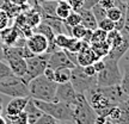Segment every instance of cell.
<instances>
[{"label": "cell", "instance_id": "6da1fadb", "mask_svg": "<svg viewBox=\"0 0 129 124\" xmlns=\"http://www.w3.org/2000/svg\"><path fill=\"white\" fill-rule=\"evenodd\" d=\"M57 84L48 80L43 75L32 79L28 84L29 96L31 99L41 101H55V92Z\"/></svg>", "mask_w": 129, "mask_h": 124}, {"label": "cell", "instance_id": "7a4b0ae2", "mask_svg": "<svg viewBox=\"0 0 129 124\" xmlns=\"http://www.w3.org/2000/svg\"><path fill=\"white\" fill-rule=\"evenodd\" d=\"M34 103L37 105L38 109H41L44 113L51 116L57 122H73V107L69 104L61 103V101H41L35 100Z\"/></svg>", "mask_w": 129, "mask_h": 124}, {"label": "cell", "instance_id": "3957f363", "mask_svg": "<svg viewBox=\"0 0 129 124\" xmlns=\"http://www.w3.org/2000/svg\"><path fill=\"white\" fill-rule=\"evenodd\" d=\"M103 60L105 62L104 69L97 73V86L98 87H108V86H115V85H120L121 79H122V74H121L120 67H118V62L114 61L104 56Z\"/></svg>", "mask_w": 129, "mask_h": 124}, {"label": "cell", "instance_id": "277c9868", "mask_svg": "<svg viewBox=\"0 0 129 124\" xmlns=\"http://www.w3.org/2000/svg\"><path fill=\"white\" fill-rule=\"evenodd\" d=\"M73 122L74 124H94L97 113L88 104L85 94L78 93L77 101L73 106Z\"/></svg>", "mask_w": 129, "mask_h": 124}, {"label": "cell", "instance_id": "5b68a950", "mask_svg": "<svg viewBox=\"0 0 129 124\" xmlns=\"http://www.w3.org/2000/svg\"><path fill=\"white\" fill-rule=\"evenodd\" d=\"M0 94L11 97V98L30 97L28 85L22 80V78H18L13 74L0 80Z\"/></svg>", "mask_w": 129, "mask_h": 124}, {"label": "cell", "instance_id": "8992f818", "mask_svg": "<svg viewBox=\"0 0 129 124\" xmlns=\"http://www.w3.org/2000/svg\"><path fill=\"white\" fill-rule=\"evenodd\" d=\"M69 82L72 84L75 92L80 94H85L90 90L97 87V78L85 74L81 66H75L73 69H71Z\"/></svg>", "mask_w": 129, "mask_h": 124}, {"label": "cell", "instance_id": "52a82bcc", "mask_svg": "<svg viewBox=\"0 0 129 124\" xmlns=\"http://www.w3.org/2000/svg\"><path fill=\"white\" fill-rule=\"evenodd\" d=\"M49 54H41V55H35L32 57L26 59V73L22 80L28 85L32 79L37 78L43 74V70L47 67V61H48Z\"/></svg>", "mask_w": 129, "mask_h": 124}, {"label": "cell", "instance_id": "ba28073f", "mask_svg": "<svg viewBox=\"0 0 129 124\" xmlns=\"http://www.w3.org/2000/svg\"><path fill=\"white\" fill-rule=\"evenodd\" d=\"M47 66L50 67L51 69H60V68H68L73 69L75 64L68 59V56L66 55L64 50L62 49H57V50L53 51L48 55V61H47Z\"/></svg>", "mask_w": 129, "mask_h": 124}, {"label": "cell", "instance_id": "9c48e42d", "mask_svg": "<svg viewBox=\"0 0 129 124\" xmlns=\"http://www.w3.org/2000/svg\"><path fill=\"white\" fill-rule=\"evenodd\" d=\"M77 97H78V93L75 92L74 87L72 86V84L69 81L57 85L56 92H55L56 101L66 103V104H69V105L73 106L75 104V101H77Z\"/></svg>", "mask_w": 129, "mask_h": 124}, {"label": "cell", "instance_id": "30bf717a", "mask_svg": "<svg viewBox=\"0 0 129 124\" xmlns=\"http://www.w3.org/2000/svg\"><path fill=\"white\" fill-rule=\"evenodd\" d=\"M25 46L28 47V49L31 51L34 55H41L46 54L48 50V41L42 33L34 32L31 36L26 38Z\"/></svg>", "mask_w": 129, "mask_h": 124}, {"label": "cell", "instance_id": "8fae6325", "mask_svg": "<svg viewBox=\"0 0 129 124\" xmlns=\"http://www.w3.org/2000/svg\"><path fill=\"white\" fill-rule=\"evenodd\" d=\"M98 87V86H97ZM102 94L108 100L110 101L112 105H118L122 101H125L129 99V97L125 94L120 85H115V86H108V87H98Z\"/></svg>", "mask_w": 129, "mask_h": 124}, {"label": "cell", "instance_id": "7c38bea8", "mask_svg": "<svg viewBox=\"0 0 129 124\" xmlns=\"http://www.w3.org/2000/svg\"><path fill=\"white\" fill-rule=\"evenodd\" d=\"M30 97H17V98H12L9 101V104L5 109V113L6 116H13L17 113L23 112L25 109V105L28 104Z\"/></svg>", "mask_w": 129, "mask_h": 124}, {"label": "cell", "instance_id": "4fadbf2b", "mask_svg": "<svg viewBox=\"0 0 129 124\" xmlns=\"http://www.w3.org/2000/svg\"><path fill=\"white\" fill-rule=\"evenodd\" d=\"M5 62L9 64V67L13 75L18 76V78H23L25 75V73H26V60L25 59L17 56V57L9 59Z\"/></svg>", "mask_w": 129, "mask_h": 124}, {"label": "cell", "instance_id": "5bb4252c", "mask_svg": "<svg viewBox=\"0 0 129 124\" xmlns=\"http://www.w3.org/2000/svg\"><path fill=\"white\" fill-rule=\"evenodd\" d=\"M19 38H20V33H19L18 29L16 26H13V28H6L3 31H0V39L3 42V44L6 47L14 46Z\"/></svg>", "mask_w": 129, "mask_h": 124}, {"label": "cell", "instance_id": "9a60e30c", "mask_svg": "<svg viewBox=\"0 0 129 124\" xmlns=\"http://www.w3.org/2000/svg\"><path fill=\"white\" fill-rule=\"evenodd\" d=\"M96 60H98V57L96 56V54L92 51L91 47H85L84 49L79 51L77 54V62H78V66H81V67H85L87 64H92Z\"/></svg>", "mask_w": 129, "mask_h": 124}, {"label": "cell", "instance_id": "2e32d148", "mask_svg": "<svg viewBox=\"0 0 129 124\" xmlns=\"http://www.w3.org/2000/svg\"><path fill=\"white\" fill-rule=\"evenodd\" d=\"M24 112L26 113V117H28V124H35V122L43 115V111L37 107V105L34 103V99L31 98L29 99L28 104L25 105Z\"/></svg>", "mask_w": 129, "mask_h": 124}, {"label": "cell", "instance_id": "e0dca14e", "mask_svg": "<svg viewBox=\"0 0 129 124\" xmlns=\"http://www.w3.org/2000/svg\"><path fill=\"white\" fill-rule=\"evenodd\" d=\"M80 18H81V24L88 30H96L98 28V22L96 20L91 10H84L81 9L79 11Z\"/></svg>", "mask_w": 129, "mask_h": 124}, {"label": "cell", "instance_id": "ac0fdd59", "mask_svg": "<svg viewBox=\"0 0 129 124\" xmlns=\"http://www.w3.org/2000/svg\"><path fill=\"white\" fill-rule=\"evenodd\" d=\"M128 50H129V43L123 38V42L121 43L120 46L115 47V48H111L110 50H109L106 57H109V59H111V60L117 61V62H118Z\"/></svg>", "mask_w": 129, "mask_h": 124}, {"label": "cell", "instance_id": "d6986e66", "mask_svg": "<svg viewBox=\"0 0 129 124\" xmlns=\"http://www.w3.org/2000/svg\"><path fill=\"white\" fill-rule=\"evenodd\" d=\"M71 12H72V7H71V5L68 4L67 0H57L56 10H55V14L57 18L63 22L64 19L69 16Z\"/></svg>", "mask_w": 129, "mask_h": 124}, {"label": "cell", "instance_id": "ffe728a7", "mask_svg": "<svg viewBox=\"0 0 129 124\" xmlns=\"http://www.w3.org/2000/svg\"><path fill=\"white\" fill-rule=\"evenodd\" d=\"M30 10L31 11H29V13L25 14V22H26V25L34 29L42 22V14L38 10L34 9V7H31Z\"/></svg>", "mask_w": 129, "mask_h": 124}, {"label": "cell", "instance_id": "44dd1931", "mask_svg": "<svg viewBox=\"0 0 129 124\" xmlns=\"http://www.w3.org/2000/svg\"><path fill=\"white\" fill-rule=\"evenodd\" d=\"M120 107V116L115 124H129V99L118 104Z\"/></svg>", "mask_w": 129, "mask_h": 124}, {"label": "cell", "instance_id": "7402d4cb", "mask_svg": "<svg viewBox=\"0 0 129 124\" xmlns=\"http://www.w3.org/2000/svg\"><path fill=\"white\" fill-rule=\"evenodd\" d=\"M90 47L98 59H103L104 56L108 55V53L110 50V46L106 43V41L101 42V43H91Z\"/></svg>", "mask_w": 129, "mask_h": 124}, {"label": "cell", "instance_id": "603a6c76", "mask_svg": "<svg viewBox=\"0 0 129 124\" xmlns=\"http://www.w3.org/2000/svg\"><path fill=\"white\" fill-rule=\"evenodd\" d=\"M72 39H73L72 36H68V35H66V33H57V35H55L54 42H55V46L57 49L67 50L69 44L72 43Z\"/></svg>", "mask_w": 129, "mask_h": 124}, {"label": "cell", "instance_id": "cb8c5ba5", "mask_svg": "<svg viewBox=\"0 0 129 124\" xmlns=\"http://www.w3.org/2000/svg\"><path fill=\"white\" fill-rule=\"evenodd\" d=\"M123 42V36L121 31L114 29L112 31L108 32V37H106V43L110 46V49L111 48H115V47L120 46L121 43Z\"/></svg>", "mask_w": 129, "mask_h": 124}, {"label": "cell", "instance_id": "d4e9b609", "mask_svg": "<svg viewBox=\"0 0 129 124\" xmlns=\"http://www.w3.org/2000/svg\"><path fill=\"white\" fill-rule=\"evenodd\" d=\"M69 78H71V69H68V68L56 69L55 73H54V81H55L57 85L68 82Z\"/></svg>", "mask_w": 129, "mask_h": 124}, {"label": "cell", "instance_id": "484cf974", "mask_svg": "<svg viewBox=\"0 0 129 124\" xmlns=\"http://www.w3.org/2000/svg\"><path fill=\"white\" fill-rule=\"evenodd\" d=\"M124 11L125 9H121V7H111V9L106 10V17L109 19H111L112 22H118L122 18H124Z\"/></svg>", "mask_w": 129, "mask_h": 124}, {"label": "cell", "instance_id": "4316f807", "mask_svg": "<svg viewBox=\"0 0 129 124\" xmlns=\"http://www.w3.org/2000/svg\"><path fill=\"white\" fill-rule=\"evenodd\" d=\"M5 119L7 124H28V117L25 112H20L13 116H6L5 115Z\"/></svg>", "mask_w": 129, "mask_h": 124}, {"label": "cell", "instance_id": "83f0119b", "mask_svg": "<svg viewBox=\"0 0 129 124\" xmlns=\"http://www.w3.org/2000/svg\"><path fill=\"white\" fill-rule=\"evenodd\" d=\"M122 91L129 97V62L124 64V70L122 74V79H121V84H120Z\"/></svg>", "mask_w": 129, "mask_h": 124}, {"label": "cell", "instance_id": "f1b7e54d", "mask_svg": "<svg viewBox=\"0 0 129 124\" xmlns=\"http://www.w3.org/2000/svg\"><path fill=\"white\" fill-rule=\"evenodd\" d=\"M63 23L69 26V28H73L75 25H78V24H81V18H80V14L79 12H75V11H72L69 16L67 18L63 20Z\"/></svg>", "mask_w": 129, "mask_h": 124}, {"label": "cell", "instance_id": "f546056e", "mask_svg": "<svg viewBox=\"0 0 129 124\" xmlns=\"http://www.w3.org/2000/svg\"><path fill=\"white\" fill-rule=\"evenodd\" d=\"M108 37V32H105L104 30L97 28L96 30L92 31V37H91V43H101V42L106 41Z\"/></svg>", "mask_w": 129, "mask_h": 124}, {"label": "cell", "instance_id": "4dcf8cb0", "mask_svg": "<svg viewBox=\"0 0 129 124\" xmlns=\"http://www.w3.org/2000/svg\"><path fill=\"white\" fill-rule=\"evenodd\" d=\"M86 30L87 29L85 28L83 24H78V25H75L73 28H71V36L73 38H77V39H81L84 35H85Z\"/></svg>", "mask_w": 129, "mask_h": 124}, {"label": "cell", "instance_id": "1f68e13d", "mask_svg": "<svg viewBox=\"0 0 129 124\" xmlns=\"http://www.w3.org/2000/svg\"><path fill=\"white\" fill-rule=\"evenodd\" d=\"M98 28L104 30L105 32H110L115 29V22H112L111 19L106 17V18L102 19L101 22H98Z\"/></svg>", "mask_w": 129, "mask_h": 124}, {"label": "cell", "instance_id": "d6a6232c", "mask_svg": "<svg viewBox=\"0 0 129 124\" xmlns=\"http://www.w3.org/2000/svg\"><path fill=\"white\" fill-rule=\"evenodd\" d=\"M91 11H92L93 16H94V18H96L97 22H101L102 19L106 18V10H104L103 7H102L101 5H94L92 9H91Z\"/></svg>", "mask_w": 129, "mask_h": 124}, {"label": "cell", "instance_id": "836d02e7", "mask_svg": "<svg viewBox=\"0 0 129 124\" xmlns=\"http://www.w3.org/2000/svg\"><path fill=\"white\" fill-rule=\"evenodd\" d=\"M10 20H11V18L9 17V14L6 13L3 9H0V31H3L6 28H9Z\"/></svg>", "mask_w": 129, "mask_h": 124}, {"label": "cell", "instance_id": "e575fe53", "mask_svg": "<svg viewBox=\"0 0 129 124\" xmlns=\"http://www.w3.org/2000/svg\"><path fill=\"white\" fill-rule=\"evenodd\" d=\"M10 75H12V72H11V69H10L9 64L6 63L5 61L0 60V80L7 78Z\"/></svg>", "mask_w": 129, "mask_h": 124}, {"label": "cell", "instance_id": "d590c367", "mask_svg": "<svg viewBox=\"0 0 129 124\" xmlns=\"http://www.w3.org/2000/svg\"><path fill=\"white\" fill-rule=\"evenodd\" d=\"M56 123H57V120L54 119L51 116L44 113V112H43V115L35 122V124H56Z\"/></svg>", "mask_w": 129, "mask_h": 124}, {"label": "cell", "instance_id": "8d00e7d4", "mask_svg": "<svg viewBox=\"0 0 129 124\" xmlns=\"http://www.w3.org/2000/svg\"><path fill=\"white\" fill-rule=\"evenodd\" d=\"M68 4L71 5L72 7V11H75V12H79L80 10L84 7V3L85 0H67Z\"/></svg>", "mask_w": 129, "mask_h": 124}, {"label": "cell", "instance_id": "74e56055", "mask_svg": "<svg viewBox=\"0 0 129 124\" xmlns=\"http://www.w3.org/2000/svg\"><path fill=\"white\" fill-rule=\"evenodd\" d=\"M92 66L94 67V70H96V73H99V72H102V70L104 69L105 62H104V60H103V59H98V60H96L94 62H93Z\"/></svg>", "mask_w": 129, "mask_h": 124}, {"label": "cell", "instance_id": "f35d334b", "mask_svg": "<svg viewBox=\"0 0 129 124\" xmlns=\"http://www.w3.org/2000/svg\"><path fill=\"white\" fill-rule=\"evenodd\" d=\"M54 73H55V70H54V69H51L50 67H48V66H47L46 69L43 70V74H42V75H43L44 78H47L48 80L54 81Z\"/></svg>", "mask_w": 129, "mask_h": 124}, {"label": "cell", "instance_id": "ab89813d", "mask_svg": "<svg viewBox=\"0 0 129 124\" xmlns=\"http://www.w3.org/2000/svg\"><path fill=\"white\" fill-rule=\"evenodd\" d=\"M83 70H84V73L90 75V76H96L97 75L96 70H94V67H93L92 64H87V66L83 67Z\"/></svg>", "mask_w": 129, "mask_h": 124}, {"label": "cell", "instance_id": "60d3db41", "mask_svg": "<svg viewBox=\"0 0 129 124\" xmlns=\"http://www.w3.org/2000/svg\"><path fill=\"white\" fill-rule=\"evenodd\" d=\"M99 3V0H85V3H84V10H91L94 6Z\"/></svg>", "mask_w": 129, "mask_h": 124}, {"label": "cell", "instance_id": "b9f144b4", "mask_svg": "<svg viewBox=\"0 0 129 124\" xmlns=\"http://www.w3.org/2000/svg\"><path fill=\"white\" fill-rule=\"evenodd\" d=\"M121 33H122L123 38L129 43V24L124 23V26H123V29L121 30Z\"/></svg>", "mask_w": 129, "mask_h": 124}, {"label": "cell", "instance_id": "7bdbcfd3", "mask_svg": "<svg viewBox=\"0 0 129 124\" xmlns=\"http://www.w3.org/2000/svg\"><path fill=\"white\" fill-rule=\"evenodd\" d=\"M91 37H92V30H86V32H85V35H84V37L81 38V41H84L85 43H87V44H91Z\"/></svg>", "mask_w": 129, "mask_h": 124}, {"label": "cell", "instance_id": "ee69618b", "mask_svg": "<svg viewBox=\"0 0 129 124\" xmlns=\"http://www.w3.org/2000/svg\"><path fill=\"white\" fill-rule=\"evenodd\" d=\"M9 1L16 6H25L29 4V0H9Z\"/></svg>", "mask_w": 129, "mask_h": 124}, {"label": "cell", "instance_id": "f6af8a7d", "mask_svg": "<svg viewBox=\"0 0 129 124\" xmlns=\"http://www.w3.org/2000/svg\"><path fill=\"white\" fill-rule=\"evenodd\" d=\"M106 120V117H103V116H98L97 115L96 120H94V124H104V122Z\"/></svg>", "mask_w": 129, "mask_h": 124}, {"label": "cell", "instance_id": "bcb514c9", "mask_svg": "<svg viewBox=\"0 0 129 124\" xmlns=\"http://www.w3.org/2000/svg\"><path fill=\"white\" fill-rule=\"evenodd\" d=\"M0 60L4 61V44H3L1 39H0Z\"/></svg>", "mask_w": 129, "mask_h": 124}, {"label": "cell", "instance_id": "7dc6e473", "mask_svg": "<svg viewBox=\"0 0 129 124\" xmlns=\"http://www.w3.org/2000/svg\"><path fill=\"white\" fill-rule=\"evenodd\" d=\"M3 112H4V106H3V99L0 98V116H3Z\"/></svg>", "mask_w": 129, "mask_h": 124}, {"label": "cell", "instance_id": "c3c4849f", "mask_svg": "<svg viewBox=\"0 0 129 124\" xmlns=\"http://www.w3.org/2000/svg\"><path fill=\"white\" fill-rule=\"evenodd\" d=\"M0 124H7V122H6V119H5L3 116H0Z\"/></svg>", "mask_w": 129, "mask_h": 124}, {"label": "cell", "instance_id": "681fc988", "mask_svg": "<svg viewBox=\"0 0 129 124\" xmlns=\"http://www.w3.org/2000/svg\"><path fill=\"white\" fill-rule=\"evenodd\" d=\"M29 1H31L32 3V7H34V6H37V5L40 4V3H38V0H29Z\"/></svg>", "mask_w": 129, "mask_h": 124}, {"label": "cell", "instance_id": "f907efd6", "mask_svg": "<svg viewBox=\"0 0 129 124\" xmlns=\"http://www.w3.org/2000/svg\"><path fill=\"white\" fill-rule=\"evenodd\" d=\"M104 124H115V123H114L112 120H110V119H109V118H106V120H105V122H104Z\"/></svg>", "mask_w": 129, "mask_h": 124}, {"label": "cell", "instance_id": "816d5d0a", "mask_svg": "<svg viewBox=\"0 0 129 124\" xmlns=\"http://www.w3.org/2000/svg\"><path fill=\"white\" fill-rule=\"evenodd\" d=\"M43 1H57V0H38V3H43Z\"/></svg>", "mask_w": 129, "mask_h": 124}, {"label": "cell", "instance_id": "f5cc1de1", "mask_svg": "<svg viewBox=\"0 0 129 124\" xmlns=\"http://www.w3.org/2000/svg\"><path fill=\"white\" fill-rule=\"evenodd\" d=\"M56 124H74V123H69V122H60V123H56Z\"/></svg>", "mask_w": 129, "mask_h": 124}, {"label": "cell", "instance_id": "db71d44e", "mask_svg": "<svg viewBox=\"0 0 129 124\" xmlns=\"http://www.w3.org/2000/svg\"><path fill=\"white\" fill-rule=\"evenodd\" d=\"M1 4H3V1H1V0H0V5H1Z\"/></svg>", "mask_w": 129, "mask_h": 124}]
</instances>
